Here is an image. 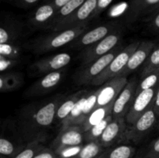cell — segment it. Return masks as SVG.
<instances>
[{"mask_svg": "<svg viewBox=\"0 0 159 158\" xmlns=\"http://www.w3.org/2000/svg\"><path fill=\"white\" fill-rule=\"evenodd\" d=\"M65 99V96L57 95L45 102L27 105L21 110L17 127L22 139L26 143L45 138L46 131L56 119L57 108Z\"/></svg>", "mask_w": 159, "mask_h": 158, "instance_id": "obj_1", "label": "cell"}, {"mask_svg": "<svg viewBox=\"0 0 159 158\" xmlns=\"http://www.w3.org/2000/svg\"><path fill=\"white\" fill-rule=\"evenodd\" d=\"M87 29V24L75 26L68 29L54 31L52 33L37 39L33 43L31 49L35 53H45L58 49L65 45L71 43L82 35Z\"/></svg>", "mask_w": 159, "mask_h": 158, "instance_id": "obj_2", "label": "cell"}, {"mask_svg": "<svg viewBox=\"0 0 159 158\" xmlns=\"http://www.w3.org/2000/svg\"><path fill=\"white\" fill-rule=\"evenodd\" d=\"M140 44L139 41H134L123 48L120 52L110 62L107 68L92 81L91 85L99 86L108 81L118 77L122 70L125 68L134 51Z\"/></svg>", "mask_w": 159, "mask_h": 158, "instance_id": "obj_3", "label": "cell"}, {"mask_svg": "<svg viewBox=\"0 0 159 158\" xmlns=\"http://www.w3.org/2000/svg\"><path fill=\"white\" fill-rule=\"evenodd\" d=\"M122 49L121 44L119 45L106 55L96 59L88 64L83 65L82 69H80V71H78L75 74V81L76 83L79 85H91L92 81L107 68L110 62Z\"/></svg>", "mask_w": 159, "mask_h": 158, "instance_id": "obj_4", "label": "cell"}, {"mask_svg": "<svg viewBox=\"0 0 159 158\" xmlns=\"http://www.w3.org/2000/svg\"><path fill=\"white\" fill-rule=\"evenodd\" d=\"M122 37V33L119 29L110 33L97 43L84 49L81 55L82 66L88 64L96 60V59L106 55L116 46L120 45Z\"/></svg>", "mask_w": 159, "mask_h": 158, "instance_id": "obj_5", "label": "cell"}, {"mask_svg": "<svg viewBox=\"0 0 159 158\" xmlns=\"http://www.w3.org/2000/svg\"><path fill=\"white\" fill-rule=\"evenodd\" d=\"M157 118L158 116L152 105L146 112L137 119L134 123L127 125L124 133V140L139 143L156 123Z\"/></svg>", "mask_w": 159, "mask_h": 158, "instance_id": "obj_6", "label": "cell"}, {"mask_svg": "<svg viewBox=\"0 0 159 158\" xmlns=\"http://www.w3.org/2000/svg\"><path fill=\"white\" fill-rule=\"evenodd\" d=\"M119 25L117 23H106L100 25L91 30L85 31L82 35L76 38L70 44V47L76 49H85L97 43L110 35L112 33L119 30Z\"/></svg>", "mask_w": 159, "mask_h": 158, "instance_id": "obj_7", "label": "cell"}, {"mask_svg": "<svg viewBox=\"0 0 159 158\" xmlns=\"http://www.w3.org/2000/svg\"><path fill=\"white\" fill-rule=\"evenodd\" d=\"M97 2L98 0H86L72 15L51 29L53 31H60L87 24L93 19L97 6Z\"/></svg>", "mask_w": 159, "mask_h": 158, "instance_id": "obj_8", "label": "cell"}, {"mask_svg": "<svg viewBox=\"0 0 159 158\" xmlns=\"http://www.w3.org/2000/svg\"><path fill=\"white\" fill-rule=\"evenodd\" d=\"M158 87L144 90L136 94L134 101L126 116L125 119L128 125H132L153 105Z\"/></svg>", "mask_w": 159, "mask_h": 158, "instance_id": "obj_9", "label": "cell"}, {"mask_svg": "<svg viewBox=\"0 0 159 158\" xmlns=\"http://www.w3.org/2000/svg\"><path fill=\"white\" fill-rule=\"evenodd\" d=\"M138 85V81L135 78L127 81V85L113 103L112 110V116L113 119L126 117L136 97Z\"/></svg>", "mask_w": 159, "mask_h": 158, "instance_id": "obj_10", "label": "cell"}, {"mask_svg": "<svg viewBox=\"0 0 159 158\" xmlns=\"http://www.w3.org/2000/svg\"><path fill=\"white\" fill-rule=\"evenodd\" d=\"M127 81V77H116L101 85L96 108L114 103Z\"/></svg>", "mask_w": 159, "mask_h": 158, "instance_id": "obj_11", "label": "cell"}, {"mask_svg": "<svg viewBox=\"0 0 159 158\" xmlns=\"http://www.w3.org/2000/svg\"><path fill=\"white\" fill-rule=\"evenodd\" d=\"M64 74L65 71L61 69L45 74L42 78L34 82L26 90L25 95L27 97H34L51 92L60 83Z\"/></svg>", "mask_w": 159, "mask_h": 158, "instance_id": "obj_12", "label": "cell"}, {"mask_svg": "<svg viewBox=\"0 0 159 158\" xmlns=\"http://www.w3.org/2000/svg\"><path fill=\"white\" fill-rule=\"evenodd\" d=\"M84 140V132L82 125H71L61 128L53 142L52 149L56 150L63 147L82 145Z\"/></svg>", "mask_w": 159, "mask_h": 158, "instance_id": "obj_13", "label": "cell"}, {"mask_svg": "<svg viewBox=\"0 0 159 158\" xmlns=\"http://www.w3.org/2000/svg\"><path fill=\"white\" fill-rule=\"evenodd\" d=\"M125 118H116L108 124L98 142L103 148L110 147L124 140V133L127 129Z\"/></svg>", "mask_w": 159, "mask_h": 158, "instance_id": "obj_14", "label": "cell"}, {"mask_svg": "<svg viewBox=\"0 0 159 158\" xmlns=\"http://www.w3.org/2000/svg\"><path fill=\"white\" fill-rule=\"evenodd\" d=\"M155 43L153 41L140 42L138 48L134 51L125 68L122 70L118 77H127L128 74L138 69L141 65L147 61L151 53L154 50Z\"/></svg>", "mask_w": 159, "mask_h": 158, "instance_id": "obj_15", "label": "cell"}, {"mask_svg": "<svg viewBox=\"0 0 159 158\" xmlns=\"http://www.w3.org/2000/svg\"><path fill=\"white\" fill-rule=\"evenodd\" d=\"M57 9L50 2H43L30 15L28 21L31 26L42 29H50L54 22Z\"/></svg>", "mask_w": 159, "mask_h": 158, "instance_id": "obj_16", "label": "cell"}, {"mask_svg": "<svg viewBox=\"0 0 159 158\" xmlns=\"http://www.w3.org/2000/svg\"><path fill=\"white\" fill-rule=\"evenodd\" d=\"M71 57L69 54L61 53L55 55L37 60L33 64L32 68L38 74H47L59 71L71 62Z\"/></svg>", "mask_w": 159, "mask_h": 158, "instance_id": "obj_17", "label": "cell"}, {"mask_svg": "<svg viewBox=\"0 0 159 158\" xmlns=\"http://www.w3.org/2000/svg\"><path fill=\"white\" fill-rule=\"evenodd\" d=\"M23 24L17 19L6 16L1 20L0 26V43L16 42L21 37Z\"/></svg>", "mask_w": 159, "mask_h": 158, "instance_id": "obj_18", "label": "cell"}, {"mask_svg": "<svg viewBox=\"0 0 159 158\" xmlns=\"http://www.w3.org/2000/svg\"><path fill=\"white\" fill-rule=\"evenodd\" d=\"M159 4V0H130L127 20L134 22L140 17L149 15Z\"/></svg>", "mask_w": 159, "mask_h": 158, "instance_id": "obj_19", "label": "cell"}, {"mask_svg": "<svg viewBox=\"0 0 159 158\" xmlns=\"http://www.w3.org/2000/svg\"><path fill=\"white\" fill-rule=\"evenodd\" d=\"M113 103L110 104L108 105L102 107H98L96 108L85 119V122L82 125V130L84 133L89 130L90 129L99 122L103 120L105 118H107L109 115L112 114V110H113Z\"/></svg>", "mask_w": 159, "mask_h": 158, "instance_id": "obj_20", "label": "cell"}, {"mask_svg": "<svg viewBox=\"0 0 159 158\" xmlns=\"http://www.w3.org/2000/svg\"><path fill=\"white\" fill-rule=\"evenodd\" d=\"M89 92L90 91H85L82 97L79 99L69 116L61 122V128H65V127L71 126V125H82L81 118H82L85 101Z\"/></svg>", "mask_w": 159, "mask_h": 158, "instance_id": "obj_21", "label": "cell"}, {"mask_svg": "<svg viewBox=\"0 0 159 158\" xmlns=\"http://www.w3.org/2000/svg\"><path fill=\"white\" fill-rule=\"evenodd\" d=\"M23 77L18 72H4L0 76V90L2 92H9L20 88Z\"/></svg>", "mask_w": 159, "mask_h": 158, "instance_id": "obj_22", "label": "cell"}, {"mask_svg": "<svg viewBox=\"0 0 159 158\" xmlns=\"http://www.w3.org/2000/svg\"><path fill=\"white\" fill-rule=\"evenodd\" d=\"M85 92V90H82V91H79L77 92L74 93L71 95L68 96V98H65L61 102L60 105H59L58 108H57V114H56V119L61 122L66 119L72 109L74 108L75 105L77 103L79 99L82 96V94Z\"/></svg>", "mask_w": 159, "mask_h": 158, "instance_id": "obj_23", "label": "cell"}, {"mask_svg": "<svg viewBox=\"0 0 159 158\" xmlns=\"http://www.w3.org/2000/svg\"><path fill=\"white\" fill-rule=\"evenodd\" d=\"M85 1L86 0H71L69 2L62 6L60 9L57 10L55 18H54V22H53L50 29L58 25L59 23H61L65 20H66L71 15H72Z\"/></svg>", "mask_w": 159, "mask_h": 158, "instance_id": "obj_24", "label": "cell"}, {"mask_svg": "<svg viewBox=\"0 0 159 158\" xmlns=\"http://www.w3.org/2000/svg\"><path fill=\"white\" fill-rule=\"evenodd\" d=\"M135 153L134 147L130 145H119L104 150L97 158H132Z\"/></svg>", "mask_w": 159, "mask_h": 158, "instance_id": "obj_25", "label": "cell"}, {"mask_svg": "<svg viewBox=\"0 0 159 158\" xmlns=\"http://www.w3.org/2000/svg\"><path fill=\"white\" fill-rule=\"evenodd\" d=\"M113 116L112 114L109 115L107 118L99 122L94 126L92 127L89 130L84 133V139L85 141L88 142H94V141H99V138L103 133L104 130L106 129L108 124L113 120Z\"/></svg>", "mask_w": 159, "mask_h": 158, "instance_id": "obj_26", "label": "cell"}, {"mask_svg": "<svg viewBox=\"0 0 159 158\" xmlns=\"http://www.w3.org/2000/svg\"><path fill=\"white\" fill-rule=\"evenodd\" d=\"M25 144H15L12 141L2 136L0 139V155L1 158H13L23 147Z\"/></svg>", "mask_w": 159, "mask_h": 158, "instance_id": "obj_27", "label": "cell"}, {"mask_svg": "<svg viewBox=\"0 0 159 158\" xmlns=\"http://www.w3.org/2000/svg\"><path fill=\"white\" fill-rule=\"evenodd\" d=\"M44 140L45 138H40L27 143L13 158H34L45 147L42 145V143Z\"/></svg>", "mask_w": 159, "mask_h": 158, "instance_id": "obj_28", "label": "cell"}, {"mask_svg": "<svg viewBox=\"0 0 159 158\" xmlns=\"http://www.w3.org/2000/svg\"><path fill=\"white\" fill-rule=\"evenodd\" d=\"M103 151L104 148L98 141L88 142L75 158H97Z\"/></svg>", "mask_w": 159, "mask_h": 158, "instance_id": "obj_29", "label": "cell"}, {"mask_svg": "<svg viewBox=\"0 0 159 158\" xmlns=\"http://www.w3.org/2000/svg\"><path fill=\"white\" fill-rule=\"evenodd\" d=\"M23 46L19 42L0 43V55L9 58L20 59Z\"/></svg>", "mask_w": 159, "mask_h": 158, "instance_id": "obj_30", "label": "cell"}, {"mask_svg": "<svg viewBox=\"0 0 159 158\" xmlns=\"http://www.w3.org/2000/svg\"><path fill=\"white\" fill-rule=\"evenodd\" d=\"M159 85V68H157L155 71H152L147 74L146 76L143 77L141 81L138 84L137 88L136 94L140 93L144 90L149 89V88L158 87Z\"/></svg>", "mask_w": 159, "mask_h": 158, "instance_id": "obj_31", "label": "cell"}, {"mask_svg": "<svg viewBox=\"0 0 159 158\" xmlns=\"http://www.w3.org/2000/svg\"><path fill=\"white\" fill-rule=\"evenodd\" d=\"M99 90L100 88L98 89L95 90V91H90L89 94H88L86 101H85V106H84L83 112H82V118H81V121H82V125L85 122V119L88 117L89 115L96 108V102H97L98 95H99Z\"/></svg>", "mask_w": 159, "mask_h": 158, "instance_id": "obj_32", "label": "cell"}, {"mask_svg": "<svg viewBox=\"0 0 159 158\" xmlns=\"http://www.w3.org/2000/svg\"><path fill=\"white\" fill-rule=\"evenodd\" d=\"M159 68V45L156 48H154L147 61L144 63L141 75L144 77L152 71Z\"/></svg>", "mask_w": 159, "mask_h": 158, "instance_id": "obj_33", "label": "cell"}, {"mask_svg": "<svg viewBox=\"0 0 159 158\" xmlns=\"http://www.w3.org/2000/svg\"><path fill=\"white\" fill-rule=\"evenodd\" d=\"M84 144L79 146H73V147H67L63 148L54 150L57 153L58 158H75L79 152L82 150Z\"/></svg>", "mask_w": 159, "mask_h": 158, "instance_id": "obj_34", "label": "cell"}, {"mask_svg": "<svg viewBox=\"0 0 159 158\" xmlns=\"http://www.w3.org/2000/svg\"><path fill=\"white\" fill-rule=\"evenodd\" d=\"M159 156V139L154 141L146 149L140 158H157Z\"/></svg>", "mask_w": 159, "mask_h": 158, "instance_id": "obj_35", "label": "cell"}, {"mask_svg": "<svg viewBox=\"0 0 159 158\" xmlns=\"http://www.w3.org/2000/svg\"><path fill=\"white\" fill-rule=\"evenodd\" d=\"M20 61V59L9 58L0 55V71L1 73L7 72L11 68H14Z\"/></svg>", "mask_w": 159, "mask_h": 158, "instance_id": "obj_36", "label": "cell"}, {"mask_svg": "<svg viewBox=\"0 0 159 158\" xmlns=\"http://www.w3.org/2000/svg\"><path fill=\"white\" fill-rule=\"evenodd\" d=\"M8 2L21 8H29L37 4L40 0H6Z\"/></svg>", "mask_w": 159, "mask_h": 158, "instance_id": "obj_37", "label": "cell"}, {"mask_svg": "<svg viewBox=\"0 0 159 158\" xmlns=\"http://www.w3.org/2000/svg\"><path fill=\"white\" fill-rule=\"evenodd\" d=\"M113 0H98L97 6H96V11L93 15V19L96 18L98 15H100L112 3ZM92 19V20H93Z\"/></svg>", "mask_w": 159, "mask_h": 158, "instance_id": "obj_38", "label": "cell"}, {"mask_svg": "<svg viewBox=\"0 0 159 158\" xmlns=\"http://www.w3.org/2000/svg\"><path fill=\"white\" fill-rule=\"evenodd\" d=\"M34 158H58V156L52 148L44 147Z\"/></svg>", "mask_w": 159, "mask_h": 158, "instance_id": "obj_39", "label": "cell"}, {"mask_svg": "<svg viewBox=\"0 0 159 158\" xmlns=\"http://www.w3.org/2000/svg\"><path fill=\"white\" fill-rule=\"evenodd\" d=\"M149 20V27L154 32H158L159 31V12L155 15L149 16L148 18Z\"/></svg>", "mask_w": 159, "mask_h": 158, "instance_id": "obj_40", "label": "cell"}, {"mask_svg": "<svg viewBox=\"0 0 159 158\" xmlns=\"http://www.w3.org/2000/svg\"><path fill=\"white\" fill-rule=\"evenodd\" d=\"M71 0H43V2H50L51 5H53L57 10L60 9L62 6L66 5L68 2H69Z\"/></svg>", "mask_w": 159, "mask_h": 158, "instance_id": "obj_41", "label": "cell"}, {"mask_svg": "<svg viewBox=\"0 0 159 158\" xmlns=\"http://www.w3.org/2000/svg\"><path fill=\"white\" fill-rule=\"evenodd\" d=\"M153 108L158 117L159 116V85L158 86V88H157L155 100H154V102H153Z\"/></svg>", "mask_w": 159, "mask_h": 158, "instance_id": "obj_42", "label": "cell"}, {"mask_svg": "<svg viewBox=\"0 0 159 158\" xmlns=\"http://www.w3.org/2000/svg\"><path fill=\"white\" fill-rule=\"evenodd\" d=\"M158 12H159V4L156 6V7L155 8V9H153V10L152 11V12H151V13L149 14L148 15H149V16H152V15H155V14L158 13Z\"/></svg>", "mask_w": 159, "mask_h": 158, "instance_id": "obj_43", "label": "cell"}, {"mask_svg": "<svg viewBox=\"0 0 159 158\" xmlns=\"http://www.w3.org/2000/svg\"><path fill=\"white\" fill-rule=\"evenodd\" d=\"M158 128L159 129V122H158Z\"/></svg>", "mask_w": 159, "mask_h": 158, "instance_id": "obj_44", "label": "cell"}, {"mask_svg": "<svg viewBox=\"0 0 159 158\" xmlns=\"http://www.w3.org/2000/svg\"><path fill=\"white\" fill-rule=\"evenodd\" d=\"M157 158H159V156H158V157H157Z\"/></svg>", "mask_w": 159, "mask_h": 158, "instance_id": "obj_45", "label": "cell"}]
</instances>
